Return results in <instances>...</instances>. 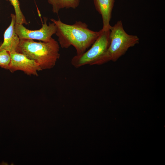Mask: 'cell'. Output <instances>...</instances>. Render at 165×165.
<instances>
[{
    "label": "cell",
    "instance_id": "cell-1",
    "mask_svg": "<svg viewBox=\"0 0 165 165\" xmlns=\"http://www.w3.org/2000/svg\"><path fill=\"white\" fill-rule=\"evenodd\" d=\"M50 20L56 26L55 34L61 47L67 49L73 46L77 55L85 52L95 42L100 33V30H90L87 24L81 21H77L70 25L63 23L60 18Z\"/></svg>",
    "mask_w": 165,
    "mask_h": 165
},
{
    "label": "cell",
    "instance_id": "cell-2",
    "mask_svg": "<svg viewBox=\"0 0 165 165\" xmlns=\"http://www.w3.org/2000/svg\"><path fill=\"white\" fill-rule=\"evenodd\" d=\"M60 46L52 38L47 42L20 39L17 52L22 53L38 64L42 70L53 68L59 58Z\"/></svg>",
    "mask_w": 165,
    "mask_h": 165
},
{
    "label": "cell",
    "instance_id": "cell-3",
    "mask_svg": "<svg viewBox=\"0 0 165 165\" xmlns=\"http://www.w3.org/2000/svg\"><path fill=\"white\" fill-rule=\"evenodd\" d=\"M100 35L88 50L76 55L72 59L71 63L78 68L86 65H101L107 62L106 53L110 43V30H100Z\"/></svg>",
    "mask_w": 165,
    "mask_h": 165
},
{
    "label": "cell",
    "instance_id": "cell-4",
    "mask_svg": "<svg viewBox=\"0 0 165 165\" xmlns=\"http://www.w3.org/2000/svg\"><path fill=\"white\" fill-rule=\"evenodd\" d=\"M110 43L106 53L107 62L116 61L124 55L130 47L139 43L136 35L128 34L124 29L121 20L110 28Z\"/></svg>",
    "mask_w": 165,
    "mask_h": 165
},
{
    "label": "cell",
    "instance_id": "cell-5",
    "mask_svg": "<svg viewBox=\"0 0 165 165\" xmlns=\"http://www.w3.org/2000/svg\"><path fill=\"white\" fill-rule=\"evenodd\" d=\"M47 18L44 17L42 27L38 30H31L25 27L23 24L15 23V31L20 39L37 40L40 41L47 42L55 34L57 27L54 23H47Z\"/></svg>",
    "mask_w": 165,
    "mask_h": 165
},
{
    "label": "cell",
    "instance_id": "cell-6",
    "mask_svg": "<svg viewBox=\"0 0 165 165\" xmlns=\"http://www.w3.org/2000/svg\"><path fill=\"white\" fill-rule=\"evenodd\" d=\"M9 54L11 61L8 70L11 72L20 70L28 75L38 76V72L42 70L38 64L24 55L17 52Z\"/></svg>",
    "mask_w": 165,
    "mask_h": 165
},
{
    "label": "cell",
    "instance_id": "cell-7",
    "mask_svg": "<svg viewBox=\"0 0 165 165\" xmlns=\"http://www.w3.org/2000/svg\"><path fill=\"white\" fill-rule=\"evenodd\" d=\"M11 17L10 24L4 32L3 42L0 45V51L5 50L9 53L17 51L20 41L14 29L15 15L12 13Z\"/></svg>",
    "mask_w": 165,
    "mask_h": 165
},
{
    "label": "cell",
    "instance_id": "cell-8",
    "mask_svg": "<svg viewBox=\"0 0 165 165\" xmlns=\"http://www.w3.org/2000/svg\"><path fill=\"white\" fill-rule=\"evenodd\" d=\"M97 11L102 16L103 31L110 30L111 27L110 22L115 0H93Z\"/></svg>",
    "mask_w": 165,
    "mask_h": 165
},
{
    "label": "cell",
    "instance_id": "cell-9",
    "mask_svg": "<svg viewBox=\"0 0 165 165\" xmlns=\"http://www.w3.org/2000/svg\"><path fill=\"white\" fill-rule=\"evenodd\" d=\"M52 7L53 12L57 14L63 9H75L79 6L80 0H47Z\"/></svg>",
    "mask_w": 165,
    "mask_h": 165
},
{
    "label": "cell",
    "instance_id": "cell-10",
    "mask_svg": "<svg viewBox=\"0 0 165 165\" xmlns=\"http://www.w3.org/2000/svg\"><path fill=\"white\" fill-rule=\"evenodd\" d=\"M9 1L13 6L15 12L16 23L22 24H28L26 18L23 15L20 7L18 0H6Z\"/></svg>",
    "mask_w": 165,
    "mask_h": 165
},
{
    "label": "cell",
    "instance_id": "cell-11",
    "mask_svg": "<svg viewBox=\"0 0 165 165\" xmlns=\"http://www.w3.org/2000/svg\"><path fill=\"white\" fill-rule=\"evenodd\" d=\"M11 61L9 53L5 50L0 51V67L8 70Z\"/></svg>",
    "mask_w": 165,
    "mask_h": 165
}]
</instances>
